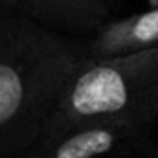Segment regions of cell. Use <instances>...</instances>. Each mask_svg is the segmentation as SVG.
<instances>
[{
  "label": "cell",
  "mask_w": 158,
  "mask_h": 158,
  "mask_svg": "<svg viewBox=\"0 0 158 158\" xmlns=\"http://www.w3.org/2000/svg\"><path fill=\"white\" fill-rule=\"evenodd\" d=\"M88 59L86 37L0 15V158H24Z\"/></svg>",
  "instance_id": "1"
},
{
  "label": "cell",
  "mask_w": 158,
  "mask_h": 158,
  "mask_svg": "<svg viewBox=\"0 0 158 158\" xmlns=\"http://www.w3.org/2000/svg\"><path fill=\"white\" fill-rule=\"evenodd\" d=\"M158 119V46L101 59H86L72 77L44 132L85 119Z\"/></svg>",
  "instance_id": "2"
},
{
  "label": "cell",
  "mask_w": 158,
  "mask_h": 158,
  "mask_svg": "<svg viewBox=\"0 0 158 158\" xmlns=\"http://www.w3.org/2000/svg\"><path fill=\"white\" fill-rule=\"evenodd\" d=\"M155 123L85 119L39 138L24 158H123L151 147Z\"/></svg>",
  "instance_id": "3"
},
{
  "label": "cell",
  "mask_w": 158,
  "mask_h": 158,
  "mask_svg": "<svg viewBox=\"0 0 158 158\" xmlns=\"http://www.w3.org/2000/svg\"><path fill=\"white\" fill-rule=\"evenodd\" d=\"M22 15L52 30L88 37L114 17L116 0H17Z\"/></svg>",
  "instance_id": "4"
},
{
  "label": "cell",
  "mask_w": 158,
  "mask_h": 158,
  "mask_svg": "<svg viewBox=\"0 0 158 158\" xmlns=\"http://www.w3.org/2000/svg\"><path fill=\"white\" fill-rule=\"evenodd\" d=\"M158 46V6L123 19H109L86 37L88 59L114 57Z\"/></svg>",
  "instance_id": "5"
},
{
  "label": "cell",
  "mask_w": 158,
  "mask_h": 158,
  "mask_svg": "<svg viewBox=\"0 0 158 158\" xmlns=\"http://www.w3.org/2000/svg\"><path fill=\"white\" fill-rule=\"evenodd\" d=\"M7 13H20L17 0H0V15H7Z\"/></svg>",
  "instance_id": "6"
},
{
  "label": "cell",
  "mask_w": 158,
  "mask_h": 158,
  "mask_svg": "<svg viewBox=\"0 0 158 158\" xmlns=\"http://www.w3.org/2000/svg\"><path fill=\"white\" fill-rule=\"evenodd\" d=\"M123 158H129V156H123Z\"/></svg>",
  "instance_id": "7"
},
{
  "label": "cell",
  "mask_w": 158,
  "mask_h": 158,
  "mask_svg": "<svg viewBox=\"0 0 158 158\" xmlns=\"http://www.w3.org/2000/svg\"><path fill=\"white\" fill-rule=\"evenodd\" d=\"M156 2H158V0H156Z\"/></svg>",
  "instance_id": "8"
}]
</instances>
